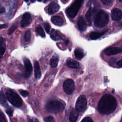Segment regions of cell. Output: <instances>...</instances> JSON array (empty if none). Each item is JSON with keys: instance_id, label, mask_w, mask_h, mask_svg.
I'll return each mask as SVG.
<instances>
[{"instance_id": "obj_17", "label": "cell", "mask_w": 122, "mask_h": 122, "mask_svg": "<svg viewBox=\"0 0 122 122\" xmlns=\"http://www.w3.org/2000/svg\"><path fill=\"white\" fill-rule=\"evenodd\" d=\"M66 64L68 67L72 69H76L79 66V63L78 61L70 58L67 60Z\"/></svg>"}, {"instance_id": "obj_9", "label": "cell", "mask_w": 122, "mask_h": 122, "mask_svg": "<svg viewBox=\"0 0 122 122\" xmlns=\"http://www.w3.org/2000/svg\"><path fill=\"white\" fill-rule=\"evenodd\" d=\"M111 17L112 20L118 21L122 19V11L119 8H114L111 11Z\"/></svg>"}, {"instance_id": "obj_15", "label": "cell", "mask_w": 122, "mask_h": 122, "mask_svg": "<svg viewBox=\"0 0 122 122\" xmlns=\"http://www.w3.org/2000/svg\"><path fill=\"white\" fill-rule=\"evenodd\" d=\"M34 74L35 77L37 79H40L41 77V68L40 66V64L38 61H35L34 63Z\"/></svg>"}, {"instance_id": "obj_1", "label": "cell", "mask_w": 122, "mask_h": 122, "mask_svg": "<svg viewBox=\"0 0 122 122\" xmlns=\"http://www.w3.org/2000/svg\"><path fill=\"white\" fill-rule=\"evenodd\" d=\"M117 102L116 99L110 94L102 96L98 104V110L102 114H109L116 108Z\"/></svg>"}, {"instance_id": "obj_2", "label": "cell", "mask_w": 122, "mask_h": 122, "mask_svg": "<svg viewBox=\"0 0 122 122\" xmlns=\"http://www.w3.org/2000/svg\"><path fill=\"white\" fill-rule=\"evenodd\" d=\"M109 21V16L103 10H100L96 14L94 20V26L97 28H103L107 25Z\"/></svg>"}, {"instance_id": "obj_39", "label": "cell", "mask_w": 122, "mask_h": 122, "mask_svg": "<svg viewBox=\"0 0 122 122\" xmlns=\"http://www.w3.org/2000/svg\"><path fill=\"white\" fill-rule=\"evenodd\" d=\"M50 0H44V3H45V2H48V1H49Z\"/></svg>"}, {"instance_id": "obj_13", "label": "cell", "mask_w": 122, "mask_h": 122, "mask_svg": "<svg viewBox=\"0 0 122 122\" xmlns=\"http://www.w3.org/2000/svg\"><path fill=\"white\" fill-rule=\"evenodd\" d=\"M51 21L54 25L58 26H62L64 24V20L62 17L59 16H54L51 18Z\"/></svg>"}, {"instance_id": "obj_10", "label": "cell", "mask_w": 122, "mask_h": 122, "mask_svg": "<svg viewBox=\"0 0 122 122\" xmlns=\"http://www.w3.org/2000/svg\"><path fill=\"white\" fill-rule=\"evenodd\" d=\"M31 15L29 12L25 13L22 16L20 22V26L21 27H25L28 26L31 22Z\"/></svg>"}, {"instance_id": "obj_30", "label": "cell", "mask_w": 122, "mask_h": 122, "mask_svg": "<svg viewBox=\"0 0 122 122\" xmlns=\"http://www.w3.org/2000/svg\"><path fill=\"white\" fill-rule=\"evenodd\" d=\"M19 92H20V94L23 97H26L29 95V92L27 91H25V90H20Z\"/></svg>"}, {"instance_id": "obj_7", "label": "cell", "mask_w": 122, "mask_h": 122, "mask_svg": "<svg viewBox=\"0 0 122 122\" xmlns=\"http://www.w3.org/2000/svg\"><path fill=\"white\" fill-rule=\"evenodd\" d=\"M63 88L64 92L67 94H71L74 89V83L73 81L71 79L65 80L63 84Z\"/></svg>"}, {"instance_id": "obj_31", "label": "cell", "mask_w": 122, "mask_h": 122, "mask_svg": "<svg viewBox=\"0 0 122 122\" xmlns=\"http://www.w3.org/2000/svg\"><path fill=\"white\" fill-rule=\"evenodd\" d=\"M0 122H7L4 114L1 112L0 114Z\"/></svg>"}, {"instance_id": "obj_6", "label": "cell", "mask_w": 122, "mask_h": 122, "mask_svg": "<svg viewBox=\"0 0 122 122\" xmlns=\"http://www.w3.org/2000/svg\"><path fill=\"white\" fill-rule=\"evenodd\" d=\"M87 107V100L84 95H81L78 98L76 104V110L80 112H84Z\"/></svg>"}, {"instance_id": "obj_14", "label": "cell", "mask_w": 122, "mask_h": 122, "mask_svg": "<svg viewBox=\"0 0 122 122\" xmlns=\"http://www.w3.org/2000/svg\"><path fill=\"white\" fill-rule=\"evenodd\" d=\"M77 25L79 30L81 31H84L86 30L87 24L82 16L79 17L78 20Z\"/></svg>"}, {"instance_id": "obj_25", "label": "cell", "mask_w": 122, "mask_h": 122, "mask_svg": "<svg viewBox=\"0 0 122 122\" xmlns=\"http://www.w3.org/2000/svg\"><path fill=\"white\" fill-rule=\"evenodd\" d=\"M36 31L38 33V34L39 35H40L41 37H45V32H44L43 29L40 25H38L36 27Z\"/></svg>"}, {"instance_id": "obj_20", "label": "cell", "mask_w": 122, "mask_h": 122, "mask_svg": "<svg viewBox=\"0 0 122 122\" xmlns=\"http://www.w3.org/2000/svg\"><path fill=\"white\" fill-rule=\"evenodd\" d=\"M78 117V113L77 110L72 111L69 116V120L71 122H76Z\"/></svg>"}, {"instance_id": "obj_38", "label": "cell", "mask_w": 122, "mask_h": 122, "mask_svg": "<svg viewBox=\"0 0 122 122\" xmlns=\"http://www.w3.org/2000/svg\"><path fill=\"white\" fill-rule=\"evenodd\" d=\"M5 10V8L4 7H2L0 9V13H2Z\"/></svg>"}, {"instance_id": "obj_32", "label": "cell", "mask_w": 122, "mask_h": 122, "mask_svg": "<svg viewBox=\"0 0 122 122\" xmlns=\"http://www.w3.org/2000/svg\"><path fill=\"white\" fill-rule=\"evenodd\" d=\"M101 2L105 5H110L112 1V0H100Z\"/></svg>"}, {"instance_id": "obj_37", "label": "cell", "mask_w": 122, "mask_h": 122, "mask_svg": "<svg viewBox=\"0 0 122 122\" xmlns=\"http://www.w3.org/2000/svg\"><path fill=\"white\" fill-rule=\"evenodd\" d=\"M7 26V24H1L0 26V28L2 29L3 28H6Z\"/></svg>"}, {"instance_id": "obj_12", "label": "cell", "mask_w": 122, "mask_h": 122, "mask_svg": "<svg viewBox=\"0 0 122 122\" xmlns=\"http://www.w3.org/2000/svg\"><path fill=\"white\" fill-rule=\"evenodd\" d=\"M122 51V49L119 47H111L104 51V53L108 56L118 54Z\"/></svg>"}, {"instance_id": "obj_24", "label": "cell", "mask_w": 122, "mask_h": 122, "mask_svg": "<svg viewBox=\"0 0 122 122\" xmlns=\"http://www.w3.org/2000/svg\"><path fill=\"white\" fill-rule=\"evenodd\" d=\"M2 37H1L0 41V56L1 57L3 55L5 51V41H4Z\"/></svg>"}, {"instance_id": "obj_34", "label": "cell", "mask_w": 122, "mask_h": 122, "mask_svg": "<svg viewBox=\"0 0 122 122\" xmlns=\"http://www.w3.org/2000/svg\"><path fill=\"white\" fill-rule=\"evenodd\" d=\"M6 112L9 115V116H12L13 114V111L10 108H7L6 110Z\"/></svg>"}, {"instance_id": "obj_21", "label": "cell", "mask_w": 122, "mask_h": 122, "mask_svg": "<svg viewBox=\"0 0 122 122\" xmlns=\"http://www.w3.org/2000/svg\"><path fill=\"white\" fill-rule=\"evenodd\" d=\"M74 55H75V57L77 59H79V60L81 59L84 56L83 51L80 48H78L75 49L74 51Z\"/></svg>"}, {"instance_id": "obj_29", "label": "cell", "mask_w": 122, "mask_h": 122, "mask_svg": "<svg viewBox=\"0 0 122 122\" xmlns=\"http://www.w3.org/2000/svg\"><path fill=\"white\" fill-rule=\"evenodd\" d=\"M44 121L45 122H55L54 118L51 116H49L46 117L44 119Z\"/></svg>"}, {"instance_id": "obj_35", "label": "cell", "mask_w": 122, "mask_h": 122, "mask_svg": "<svg viewBox=\"0 0 122 122\" xmlns=\"http://www.w3.org/2000/svg\"><path fill=\"white\" fill-rule=\"evenodd\" d=\"M28 122H39V121L36 118H29L28 119Z\"/></svg>"}, {"instance_id": "obj_42", "label": "cell", "mask_w": 122, "mask_h": 122, "mask_svg": "<svg viewBox=\"0 0 122 122\" xmlns=\"http://www.w3.org/2000/svg\"><path fill=\"white\" fill-rule=\"evenodd\" d=\"M38 1H39V2H40V1H41L42 0H37Z\"/></svg>"}, {"instance_id": "obj_8", "label": "cell", "mask_w": 122, "mask_h": 122, "mask_svg": "<svg viewBox=\"0 0 122 122\" xmlns=\"http://www.w3.org/2000/svg\"><path fill=\"white\" fill-rule=\"evenodd\" d=\"M24 67H25V73L24 77L25 78H28L30 76L32 73V67L30 61L27 58H25L23 60Z\"/></svg>"}, {"instance_id": "obj_43", "label": "cell", "mask_w": 122, "mask_h": 122, "mask_svg": "<svg viewBox=\"0 0 122 122\" xmlns=\"http://www.w3.org/2000/svg\"><path fill=\"white\" fill-rule=\"evenodd\" d=\"M65 0V1H66V0Z\"/></svg>"}, {"instance_id": "obj_23", "label": "cell", "mask_w": 122, "mask_h": 122, "mask_svg": "<svg viewBox=\"0 0 122 122\" xmlns=\"http://www.w3.org/2000/svg\"><path fill=\"white\" fill-rule=\"evenodd\" d=\"M31 32L30 29L27 30L24 35V40L26 42H29L30 41L31 39Z\"/></svg>"}, {"instance_id": "obj_19", "label": "cell", "mask_w": 122, "mask_h": 122, "mask_svg": "<svg viewBox=\"0 0 122 122\" xmlns=\"http://www.w3.org/2000/svg\"><path fill=\"white\" fill-rule=\"evenodd\" d=\"M107 31V30H105L101 32H92L90 35V38L92 40L97 39L104 35Z\"/></svg>"}, {"instance_id": "obj_33", "label": "cell", "mask_w": 122, "mask_h": 122, "mask_svg": "<svg viewBox=\"0 0 122 122\" xmlns=\"http://www.w3.org/2000/svg\"><path fill=\"white\" fill-rule=\"evenodd\" d=\"M81 122H93L92 119L89 117H86L83 118Z\"/></svg>"}, {"instance_id": "obj_5", "label": "cell", "mask_w": 122, "mask_h": 122, "mask_svg": "<svg viewBox=\"0 0 122 122\" xmlns=\"http://www.w3.org/2000/svg\"><path fill=\"white\" fill-rule=\"evenodd\" d=\"M84 0H76L75 2L66 10L68 16L74 18L78 13Z\"/></svg>"}, {"instance_id": "obj_18", "label": "cell", "mask_w": 122, "mask_h": 122, "mask_svg": "<svg viewBox=\"0 0 122 122\" xmlns=\"http://www.w3.org/2000/svg\"><path fill=\"white\" fill-rule=\"evenodd\" d=\"M93 13H94V9L93 8L91 7L88 10L85 15L86 19L90 24L92 23Z\"/></svg>"}, {"instance_id": "obj_40", "label": "cell", "mask_w": 122, "mask_h": 122, "mask_svg": "<svg viewBox=\"0 0 122 122\" xmlns=\"http://www.w3.org/2000/svg\"><path fill=\"white\" fill-rule=\"evenodd\" d=\"M31 1L32 2H34V1H35V0H31Z\"/></svg>"}, {"instance_id": "obj_41", "label": "cell", "mask_w": 122, "mask_h": 122, "mask_svg": "<svg viewBox=\"0 0 122 122\" xmlns=\"http://www.w3.org/2000/svg\"><path fill=\"white\" fill-rule=\"evenodd\" d=\"M24 1H25L26 2H28L29 1V0H24Z\"/></svg>"}, {"instance_id": "obj_16", "label": "cell", "mask_w": 122, "mask_h": 122, "mask_svg": "<svg viewBox=\"0 0 122 122\" xmlns=\"http://www.w3.org/2000/svg\"><path fill=\"white\" fill-rule=\"evenodd\" d=\"M51 38L54 41H59L62 39L61 34L57 30L52 29L50 33Z\"/></svg>"}, {"instance_id": "obj_22", "label": "cell", "mask_w": 122, "mask_h": 122, "mask_svg": "<svg viewBox=\"0 0 122 122\" xmlns=\"http://www.w3.org/2000/svg\"><path fill=\"white\" fill-rule=\"evenodd\" d=\"M59 62V57L57 56H53L50 61V64L52 68H55L57 67Z\"/></svg>"}, {"instance_id": "obj_28", "label": "cell", "mask_w": 122, "mask_h": 122, "mask_svg": "<svg viewBox=\"0 0 122 122\" xmlns=\"http://www.w3.org/2000/svg\"><path fill=\"white\" fill-rule=\"evenodd\" d=\"M43 25H44V28H45V30H46V32L47 33H49L50 32V28H51L50 24L48 22H44L43 24Z\"/></svg>"}, {"instance_id": "obj_4", "label": "cell", "mask_w": 122, "mask_h": 122, "mask_svg": "<svg viewBox=\"0 0 122 122\" xmlns=\"http://www.w3.org/2000/svg\"><path fill=\"white\" fill-rule=\"evenodd\" d=\"M6 97L9 102L13 106L19 107L22 103V101L19 95L13 91L8 89L6 92Z\"/></svg>"}, {"instance_id": "obj_11", "label": "cell", "mask_w": 122, "mask_h": 122, "mask_svg": "<svg viewBox=\"0 0 122 122\" xmlns=\"http://www.w3.org/2000/svg\"><path fill=\"white\" fill-rule=\"evenodd\" d=\"M60 8V7L57 3L54 2H51L49 5L48 7V10H47L48 13L50 15L53 14L56 12H57V11H58Z\"/></svg>"}, {"instance_id": "obj_36", "label": "cell", "mask_w": 122, "mask_h": 122, "mask_svg": "<svg viewBox=\"0 0 122 122\" xmlns=\"http://www.w3.org/2000/svg\"><path fill=\"white\" fill-rule=\"evenodd\" d=\"M117 65L120 67H122V59L118 61L117 62Z\"/></svg>"}, {"instance_id": "obj_26", "label": "cell", "mask_w": 122, "mask_h": 122, "mask_svg": "<svg viewBox=\"0 0 122 122\" xmlns=\"http://www.w3.org/2000/svg\"><path fill=\"white\" fill-rule=\"evenodd\" d=\"M0 103L1 105H2L4 106H7V103H6V100L5 97L3 93V92L1 91L0 92Z\"/></svg>"}, {"instance_id": "obj_3", "label": "cell", "mask_w": 122, "mask_h": 122, "mask_svg": "<svg viewBox=\"0 0 122 122\" xmlns=\"http://www.w3.org/2000/svg\"><path fill=\"white\" fill-rule=\"evenodd\" d=\"M45 108L49 112L57 113L63 110L64 105L62 103L58 101L53 100L49 102L46 105Z\"/></svg>"}, {"instance_id": "obj_27", "label": "cell", "mask_w": 122, "mask_h": 122, "mask_svg": "<svg viewBox=\"0 0 122 122\" xmlns=\"http://www.w3.org/2000/svg\"><path fill=\"white\" fill-rule=\"evenodd\" d=\"M18 27L17 24V23H15L14 24H13L9 29L8 31V35H11V34L13 33V32L15 31V30L17 29Z\"/></svg>"}]
</instances>
